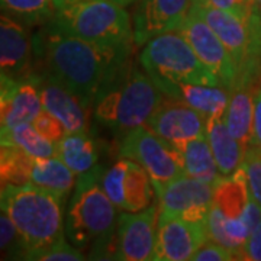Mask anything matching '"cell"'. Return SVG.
Here are the masks:
<instances>
[{
  "mask_svg": "<svg viewBox=\"0 0 261 261\" xmlns=\"http://www.w3.org/2000/svg\"><path fill=\"white\" fill-rule=\"evenodd\" d=\"M77 174L58 155L34 160L29 185L42 189L64 202L77 183Z\"/></svg>",
  "mask_w": 261,
  "mask_h": 261,
  "instance_id": "obj_20",
  "label": "cell"
},
{
  "mask_svg": "<svg viewBox=\"0 0 261 261\" xmlns=\"http://www.w3.org/2000/svg\"><path fill=\"white\" fill-rule=\"evenodd\" d=\"M206 137L219 171L224 177L232 176L243 167L247 148L229 132L228 126L225 125L224 116L207 118Z\"/></svg>",
  "mask_w": 261,
  "mask_h": 261,
  "instance_id": "obj_19",
  "label": "cell"
},
{
  "mask_svg": "<svg viewBox=\"0 0 261 261\" xmlns=\"http://www.w3.org/2000/svg\"><path fill=\"white\" fill-rule=\"evenodd\" d=\"M0 228H2V258L8 260H25L27 258V250L20 240L18 229L12 222L9 215L2 211L0 216Z\"/></svg>",
  "mask_w": 261,
  "mask_h": 261,
  "instance_id": "obj_30",
  "label": "cell"
},
{
  "mask_svg": "<svg viewBox=\"0 0 261 261\" xmlns=\"http://www.w3.org/2000/svg\"><path fill=\"white\" fill-rule=\"evenodd\" d=\"M84 2H90V0H54L57 10L68 9V8H71V6L80 5V3H84Z\"/></svg>",
  "mask_w": 261,
  "mask_h": 261,
  "instance_id": "obj_38",
  "label": "cell"
},
{
  "mask_svg": "<svg viewBox=\"0 0 261 261\" xmlns=\"http://www.w3.org/2000/svg\"><path fill=\"white\" fill-rule=\"evenodd\" d=\"M178 31L189 41L200 61L218 77L221 86L231 90L238 77V65L205 19L192 9Z\"/></svg>",
  "mask_w": 261,
  "mask_h": 261,
  "instance_id": "obj_10",
  "label": "cell"
},
{
  "mask_svg": "<svg viewBox=\"0 0 261 261\" xmlns=\"http://www.w3.org/2000/svg\"><path fill=\"white\" fill-rule=\"evenodd\" d=\"M32 125L37 128L38 132L45 140L51 141L54 144H58L68 134L64 125L61 123V121L57 119L54 115H51L47 111H42L39 113L37 118L32 121Z\"/></svg>",
  "mask_w": 261,
  "mask_h": 261,
  "instance_id": "obj_33",
  "label": "cell"
},
{
  "mask_svg": "<svg viewBox=\"0 0 261 261\" xmlns=\"http://www.w3.org/2000/svg\"><path fill=\"white\" fill-rule=\"evenodd\" d=\"M113 2H116V3H119V5H122V6H129L130 3H134L135 0H113Z\"/></svg>",
  "mask_w": 261,
  "mask_h": 261,
  "instance_id": "obj_40",
  "label": "cell"
},
{
  "mask_svg": "<svg viewBox=\"0 0 261 261\" xmlns=\"http://www.w3.org/2000/svg\"><path fill=\"white\" fill-rule=\"evenodd\" d=\"M216 9L226 10L243 19H250L254 15V0H199Z\"/></svg>",
  "mask_w": 261,
  "mask_h": 261,
  "instance_id": "obj_35",
  "label": "cell"
},
{
  "mask_svg": "<svg viewBox=\"0 0 261 261\" xmlns=\"http://www.w3.org/2000/svg\"><path fill=\"white\" fill-rule=\"evenodd\" d=\"M0 84L2 130H8L23 122H32L44 111L39 90L31 75L19 80L2 75Z\"/></svg>",
  "mask_w": 261,
  "mask_h": 261,
  "instance_id": "obj_16",
  "label": "cell"
},
{
  "mask_svg": "<svg viewBox=\"0 0 261 261\" xmlns=\"http://www.w3.org/2000/svg\"><path fill=\"white\" fill-rule=\"evenodd\" d=\"M2 10L27 27L48 23L57 13L54 0H2Z\"/></svg>",
  "mask_w": 261,
  "mask_h": 261,
  "instance_id": "obj_28",
  "label": "cell"
},
{
  "mask_svg": "<svg viewBox=\"0 0 261 261\" xmlns=\"http://www.w3.org/2000/svg\"><path fill=\"white\" fill-rule=\"evenodd\" d=\"M27 25L8 13L0 18V68L2 75L25 79L32 73V48Z\"/></svg>",
  "mask_w": 261,
  "mask_h": 261,
  "instance_id": "obj_17",
  "label": "cell"
},
{
  "mask_svg": "<svg viewBox=\"0 0 261 261\" xmlns=\"http://www.w3.org/2000/svg\"><path fill=\"white\" fill-rule=\"evenodd\" d=\"M154 186L147 170L129 160L125 178V212H141L154 203Z\"/></svg>",
  "mask_w": 261,
  "mask_h": 261,
  "instance_id": "obj_26",
  "label": "cell"
},
{
  "mask_svg": "<svg viewBox=\"0 0 261 261\" xmlns=\"http://www.w3.org/2000/svg\"><path fill=\"white\" fill-rule=\"evenodd\" d=\"M192 9L205 19L224 42L238 65V70L251 61L261 60V19L255 13L250 19H243L199 0H193Z\"/></svg>",
  "mask_w": 261,
  "mask_h": 261,
  "instance_id": "obj_8",
  "label": "cell"
},
{
  "mask_svg": "<svg viewBox=\"0 0 261 261\" xmlns=\"http://www.w3.org/2000/svg\"><path fill=\"white\" fill-rule=\"evenodd\" d=\"M209 240L206 224L189 222L176 215L160 211L157 247L154 260L186 261L192 260L203 244Z\"/></svg>",
  "mask_w": 261,
  "mask_h": 261,
  "instance_id": "obj_12",
  "label": "cell"
},
{
  "mask_svg": "<svg viewBox=\"0 0 261 261\" xmlns=\"http://www.w3.org/2000/svg\"><path fill=\"white\" fill-rule=\"evenodd\" d=\"M193 261H231L237 260L235 254L231 250L225 248L224 245L207 240L192 257Z\"/></svg>",
  "mask_w": 261,
  "mask_h": 261,
  "instance_id": "obj_34",
  "label": "cell"
},
{
  "mask_svg": "<svg viewBox=\"0 0 261 261\" xmlns=\"http://www.w3.org/2000/svg\"><path fill=\"white\" fill-rule=\"evenodd\" d=\"M34 159L13 144H2L0 178L3 186H27L31 181Z\"/></svg>",
  "mask_w": 261,
  "mask_h": 261,
  "instance_id": "obj_27",
  "label": "cell"
},
{
  "mask_svg": "<svg viewBox=\"0 0 261 261\" xmlns=\"http://www.w3.org/2000/svg\"><path fill=\"white\" fill-rule=\"evenodd\" d=\"M176 147L181 154L186 176L202 180L214 186L224 177L216 164L206 135L185 141L181 144H177Z\"/></svg>",
  "mask_w": 261,
  "mask_h": 261,
  "instance_id": "obj_21",
  "label": "cell"
},
{
  "mask_svg": "<svg viewBox=\"0 0 261 261\" xmlns=\"http://www.w3.org/2000/svg\"><path fill=\"white\" fill-rule=\"evenodd\" d=\"M31 77L37 84L44 111L54 115L65 126L68 134L87 132L90 109L82 100L42 71H32Z\"/></svg>",
  "mask_w": 261,
  "mask_h": 261,
  "instance_id": "obj_15",
  "label": "cell"
},
{
  "mask_svg": "<svg viewBox=\"0 0 261 261\" xmlns=\"http://www.w3.org/2000/svg\"><path fill=\"white\" fill-rule=\"evenodd\" d=\"M206 231L209 240L231 250L237 260H243L244 245L252 232V228L243 216L237 219L228 218L214 205L206 219Z\"/></svg>",
  "mask_w": 261,
  "mask_h": 261,
  "instance_id": "obj_22",
  "label": "cell"
},
{
  "mask_svg": "<svg viewBox=\"0 0 261 261\" xmlns=\"http://www.w3.org/2000/svg\"><path fill=\"white\" fill-rule=\"evenodd\" d=\"M56 28L105 48H130L134 23L125 6L113 0H90L57 10L49 20Z\"/></svg>",
  "mask_w": 261,
  "mask_h": 261,
  "instance_id": "obj_5",
  "label": "cell"
},
{
  "mask_svg": "<svg viewBox=\"0 0 261 261\" xmlns=\"http://www.w3.org/2000/svg\"><path fill=\"white\" fill-rule=\"evenodd\" d=\"M119 152L122 157L138 163L147 170L154 190L185 176L183 159L177 147L161 138L147 125L126 132Z\"/></svg>",
  "mask_w": 261,
  "mask_h": 261,
  "instance_id": "obj_7",
  "label": "cell"
},
{
  "mask_svg": "<svg viewBox=\"0 0 261 261\" xmlns=\"http://www.w3.org/2000/svg\"><path fill=\"white\" fill-rule=\"evenodd\" d=\"M164 94L145 71L126 58L103 84L96 97V121L116 132H129L147 125Z\"/></svg>",
  "mask_w": 261,
  "mask_h": 261,
  "instance_id": "obj_2",
  "label": "cell"
},
{
  "mask_svg": "<svg viewBox=\"0 0 261 261\" xmlns=\"http://www.w3.org/2000/svg\"><path fill=\"white\" fill-rule=\"evenodd\" d=\"M250 199L251 195L243 167L232 176L222 177L214 186V205L228 218H241Z\"/></svg>",
  "mask_w": 261,
  "mask_h": 261,
  "instance_id": "obj_23",
  "label": "cell"
},
{
  "mask_svg": "<svg viewBox=\"0 0 261 261\" xmlns=\"http://www.w3.org/2000/svg\"><path fill=\"white\" fill-rule=\"evenodd\" d=\"M252 144L261 149V86L255 93V106H254V137Z\"/></svg>",
  "mask_w": 261,
  "mask_h": 261,
  "instance_id": "obj_37",
  "label": "cell"
},
{
  "mask_svg": "<svg viewBox=\"0 0 261 261\" xmlns=\"http://www.w3.org/2000/svg\"><path fill=\"white\" fill-rule=\"evenodd\" d=\"M37 261H83L86 260L83 250L77 248L74 244L68 243L63 237L60 241H57L47 251L41 252L37 255Z\"/></svg>",
  "mask_w": 261,
  "mask_h": 261,
  "instance_id": "obj_32",
  "label": "cell"
},
{
  "mask_svg": "<svg viewBox=\"0 0 261 261\" xmlns=\"http://www.w3.org/2000/svg\"><path fill=\"white\" fill-rule=\"evenodd\" d=\"M254 13L261 19V0H254Z\"/></svg>",
  "mask_w": 261,
  "mask_h": 261,
  "instance_id": "obj_39",
  "label": "cell"
},
{
  "mask_svg": "<svg viewBox=\"0 0 261 261\" xmlns=\"http://www.w3.org/2000/svg\"><path fill=\"white\" fill-rule=\"evenodd\" d=\"M192 6L193 0H140L134 16L135 44L144 45L161 34L178 31Z\"/></svg>",
  "mask_w": 261,
  "mask_h": 261,
  "instance_id": "obj_13",
  "label": "cell"
},
{
  "mask_svg": "<svg viewBox=\"0 0 261 261\" xmlns=\"http://www.w3.org/2000/svg\"><path fill=\"white\" fill-rule=\"evenodd\" d=\"M0 203L25 245V260H35L64 237L63 202L45 190L32 185L3 186Z\"/></svg>",
  "mask_w": 261,
  "mask_h": 261,
  "instance_id": "obj_4",
  "label": "cell"
},
{
  "mask_svg": "<svg viewBox=\"0 0 261 261\" xmlns=\"http://www.w3.org/2000/svg\"><path fill=\"white\" fill-rule=\"evenodd\" d=\"M166 97H173L187 103L197 112H200L206 119L212 116H224L229 90L222 86H205V84L173 83L159 80L154 82Z\"/></svg>",
  "mask_w": 261,
  "mask_h": 261,
  "instance_id": "obj_18",
  "label": "cell"
},
{
  "mask_svg": "<svg viewBox=\"0 0 261 261\" xmlns=\"http://www.w3.org/2000/svg\"><path fill=\"white\" fill-rule=\"evenodd\" d=\"M2 144H13L34 160L54 157L58 152V144L45 140L32 122H23L8 130H2Z\"/></svg>",
  "mask_w": 261,
  "mask_h": 261,
  "instance_id": "obj_25",
  "label": "cell"
},
{
  "mask_svg": "<svg viewBox=\"0 0 261 261\" xmlns=\"http://www.w3.org/2000/svg\"><path fill=\"white\" fill-rule=\"evenodd\" d=\"M103 167L79 176L74 193L65 214V235L77 248H90L96 258H102L115 240L118 228L116 206L102 186Z\"/></svg>",
  "mask_w": 261,
  "mask_h": 261,
  "instance_id": "obj_3",
  "label": "cell"
},
{
  "mask_svg": "<svg viewBox=\"0 0 261 261\" xmlns=\"http://www.w3.org/2000/svg\"><path fill=\"white\" fill-rule=\"evenodd\" d=\"M129 167V159L118 160L112 167L103 170L102 186L108 197L118 209L123 211L125 206V178Z\"/></svg>",
  "mask_w": 261,
  "mask_h": 261,
  "instance_id": "obj_29",
  "label": "cell"
},
{
  "mask_svg": "<svg viewBox=\"0 0 261 261\" xmlns=\"http://www.w3.org/2000/svg\"><path fill=\"white\" fill-rule=\"evenodd\" d=\"M207 119L187 103L168 97L163 99L151 115L147 126L173 145L206 135Z\"/></svg>",
  "mask_w": 261,
  "mask_h": 261,
  "instance_id": "obj_14",
  "label": "cell"
},
{
  "mask_svg": "<svg viewBox=\"0 0 261 261\" xmlns=\"http://www.w3.org/2000/svg\"><path fill=\"white\" fill-rule=\"evenodd\" d=\"M243 168L248 181L250 195L261 206V149L257 145L251 144L247 148Z\"/></svg>",
  "mask_w": 261,
  "mask_h": 261,
  "instance_id": "obj_31",
  "label": "cell"
},
{
  "mask_svg": "<svg viewBox=\"0 0 261 261\" xmlns=\"http://www.w3.org/2000/svg\"><path fill=\"white\" fill-rule=\"evenodd\" d=\"M160 205L154 203L141 212H125L118 218L116 255L118 260H154L157 247Z\"/></svg>",
  "mask_w": 261,
  "mask_h": 261,
  "instance_id": "obj_9",
  "label": "cell"
},
{
  "mask_svg": "<svg viewBox=\"0 0 261 261\" xmlns=\"http://www.w3.org/2000/svg\"><path fill=\"white\" fill-rule=\"evenodd\" d=\"M243 260L261 261V222L254 228L244 245Z\"/></svg>",
  "mask_w": 261,
  "mask_h": 261,
  "instance_id": "obj_36",
  "label": "cell"
},
{
  "mask_svg": "<svg viewBox=\"0 0 261 261\" xmlns=\"http://www.w3.org/2000/svg\"><path fill=\"white\" fill-rule=\"evenodd\" d=\"M140 64L152 82L221 86L180 31L161 34L144 44Z\"/></svg>",
  "mask_w": 261,
  "mask_h": 261,
  "instance_id": "obj_6",
  "label": "cell"
},
{
  "mask_svg": "<svg viewBox=\"0 0 261 261\" xmlns=\"http://www.w3.org/2000/svg\"><path fill=\"white\" fill-rule=\"evenodd\" d=\"M155 196L161 212L176 215L189 222L206 224L214 206V185L185 174L155 190Z\"/></svg>",
  "mask_w": 261,
  "mask_h": 261,
  "instance_id": "obj_11",
  "label": "cell"
},
{
  "mask_svg": "<svg viewBox=\"0 0 261 261\" xmlns=\"http://www.w3.org/2000/svg\"><path fill=\"white\" fill-rule=\"evenodd\" d=\"M130 48L99 47L56 28L51 22L34 41L42 63L38 71L63 84L90 111L103 84L130 57Z\"/></svg>",
  "mask_w": 261,
  "mask_h": 261,
  "instance_id": "obj_1",
  "label": "cell"
},
{
  "mask_svg": "<svg viewBox=\"0 0 261 261\" xmlns=\"http://www.w3.org/2000/svg\"><path fill=\"white\" fill-rule=\"evenodd\" d=\"M57 155L79 176L92 171L99 161V149L87 132L67 134L58 142Z\"/></svg>",
  "mask_w": 261,
  "mask_h": 261,
  "instance_id": "obj_24",
  "label": "cell"
}]
</instances>
